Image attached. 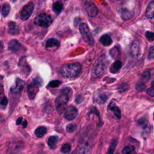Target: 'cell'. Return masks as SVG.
<instances>
[{
    "label": "cell",
    "mask_w": 154,
    "mask_h": 154,
    "mask_svg": "<svg viewBox=\"0 0 154 154\" xmlns=\"http://www.w3.org/2000/svg\"><path fill=\"white\" fill-rule=\"evenodd\" d=\"M72 94V91L71 89L69 88H66L62 91L61 94L55 99V108L57 113L59 114H62L65 112L67 108V103H68L69 100V97Z\"/></svg>",
    "instance_id": "1"
},
{
    "label": "cell",
    "mask_w": 154,
    "mask_h": 154,
    "mask_svg": "<svg viewBox=\"0 0 154 154\" xmlns=\"http://www.w3.org/2000/svg\"><path fill=\"white\" fill-rule=\"evenodd\" d=\"M81 71V66L78 63H73L63 66L61 69L62 75L66 78H74L78 76Z\"/></svg>",
    "instance_id": "2"
},
{
    "label": "cell",
    "mask_w": 154,
    "mask_h": 154,
    "mask_svg": "<svg viewBox=\"0 0 154 154\" xmlns=\"http://www.w3.org/2000/svg\"><path fill=\"white\" fill-rule=\"evenodd\" d=\"M109 65V60L107 56L105 55H101L96 60L92 70V76L93 77H97L102 74L107 69Z\"/></svg>",
    "instance_id": "3"
},
{
    "label": "cell",
    "mask_w": 154,
    "mask_h": 154,
    "mask_svg": "<svg viewBox=\"0 0 154 154\" xmlns=\"http://www.w3.org/2000/svg\"><path fill=\"white\" fill-rule=\"evenodd\" d=\"M52 23V19L50 15L41 13L37 16L34 19V24L41 27L47 28Z\"/></svg>",
    "instance_id": "4"
},
{
    "label": "cell",
    "mask_w": 154,
    "mask_h": 154,
    "mask_svg": "<svg viewBox=\"0 0 154 154\" xmlns=\"http://www.w3.org/2000/svg\"><path fill=\"white\" fill-rule=\"evenodd\" d=\"M79 30L83 40L89 45L93 46L94 45V39L89 30L88 25L85 23H82L80 25Z\"/></svg>",
    "instance_id": "5"
},
{
    "label": "cell",
    "mask_w": 154,
    "mask_h": 154,
    "mask_svg": "<svg viewBox=\"0 0 154 154\" xmlns=\"http://www.w3.org/2000/svg\"><path fill=\"white\" fill-rule=\"evenodd\" d=\"M42 80L40 78H37L34 79L32 83L28 85V93L29 97L31 99L34 98L35 95L38 92V88L42 85Z\"/></svg>",
    "instance_id": "6"
},
{
    "label": "cell",
    "mask_w": 154,
    "mask_h": 154,
    "mask_svg": "<svg viewBox=\"0 0 154 154\" xmlns=\"http://www.w3.org/2000/svg\"><path fill=\"white\" fill-rule=\"evenodd\" d=\"M34 8V4L33 2H30L25 6L21 13V19L22 21H26L31 16Z\"/></svg>",
    "instance_id": "7"
},
{
    "label": "cell",
    "mask_w": 154,
    "mask_h": 154,
    "mask_svg": "<svg viewBox=\"0 0 154 154\" xmlns=\"http://www.w3.org/2000/svg\"><path fill=\"white\" fill-rule=\"evenodd\" d=\"M85 12L88 15L90 18H94L97 16L98 10L94 3L90 1H86L84 4Z\"/></svg>",
    "instance_id": "8"
},
{
    "label": "cell",
    "mask_w": 154,
    "mask_h": 154,
    "mask_svg": "<svg viewBox=\"0 0 154 154\" xmlns=\"http://www.w3.org/2000/svg\"><path fill=\"white\" fill-rule=\"evenodd\" d=\"M109 97V94L107 92L101 91L96 92L94 95V101L98 104H103L107 101Z\"/></svg>",
    "instance_id": "9"
},
{
    "label": "cell",
    "mask_w": 154,
    "mask_h": 154,
    "mask_svg": "<svg viewBox=\"0 0 154 154\" xmlns=\"http://www.w3.org/2000/svg\"><path fill=\"white\" fill-rule=\"evenodd\" d=\"M78 114V110L72 105H70L67 107L64 112V118L67 120H73Z\"/></svg>",
    "instance_id": "10"
},
{
    "label": "cell",
    "mask_w": 154,
    "mask_h": 154,
    "mask_svg": "<svg viewBox=\"0 0 154 154\" xmlns=\"http://www.w3.org/2000/svg\"><path fill=\"white\" fill-rule=\"evenodd\" d=\"M22 45L17 40H12L8 43V50L14 53H18L22 49Z\"/></svg>",
    "instance_id": "11"
},
{
    "label": "cell",
    "mask_w": 154,
    "mask_h": 154,
    "mask_svg": "<svg viewBox=\"0 0 154 154\" xmlns=\"http://www.w3.org/2000/svg\"><path fill=\"white\" fill-rule=\"evenodd\" d=\"M25 85V83L23 80H22L20 78H16L15 85L12 86V88L10 89V92L13 93H17L21 92Z\"/></svg>",
    "instance_id": "12"
},
{
    "label": "cell",
    "mask_w": 154,
    "mask_h": 154,
    "mask_svg": "<svg viewBox=\"0 0 154 154\" xmlns=\"http://www.w3.org/2000/svg\"><path fill=\"white\" fill-rule=\"evenodd\" d=\"M140 54V45L138 42L134 41L130 48V54L132 57H137Z\"/></svg>",
    "instance_id": "13"
},
{
    "label": "cell",
    "mask_w": 154,
    "mask_h": 154,
    "mask_svg": "<svg viewBox=\"0 0 154 154\" xmlns=\"http://www.w3.org/2000/svg\"><path fill=\"white\" fill-rule=\"evenodd\" d=\"M60 41L55 38H51L48 39L46 43V48L47 49H52V48H58L60 46Z\"/></svg>",
    "instance_id": "14"
},
{
    "label": "cell",
    "mask_w": 154,
    "mask_h": 154,
    "mask_svg": "<svg viewBox=\"0 0 154 154\" xmlns=\"http://www.w3.org/2000/svg\"><path fill=\"white\" fill-rule=\"evenodd\" d=\"M8 32L12 35L18 34L19 33V27L15 22H10L8 24Z\"/></svg>",
    "instance_id": "15"
},
{
    "label": "cell",
    "mask_w": 154,
    "mask_h": 154,
    "mask_svg": "<svg viewBox=\"0 0 154 154\" xmlns=\"http://www.w3.org/2000/svg\"><path fill=\"white\" fill-rule=\"evenodd\" d=\"M108 110L111 111L114 115L118 119H120L121 118V111L120 110L118 107L114 104L113 102H111L108 105Z\"/></svg>",
    "instance_id": "16"
},
{
    "label": "cell",
    "mask_w": 154,
    "mask_h": 154,
    "mask_svg": "<svg viewBox=\"0 0 154 154\" xmlns=\"http://www.w3.org/2000/svg\"><path fill=\"white\" fill-rule=\"evenodd\" d=\"M133 12L130 10L128 9L124 8L122 9L120 12V16L123 20H130L133 16Z\"/></svg>",
    "instance_id": "17"
},
{
    "label": "cell",
    "mask_w": 154,
    "mask_h": 154,
    "mask_svg": "<svg viewBox=\"0 0 154 154\" xmlns=\"http://www.w3.org/2000/svg\"><path fill=\"white\" fill-rule=\"evenodd\" d=\"M100 42L105 46H108L113 43V40L111 37L108 34H104L100 37Z\"/></svg>",
    "instance_id": "18"
},
{
    "label": "cell",
    "mask_w": 154,
    "mask_h": 154,
    "mask_svg": "<svg viewBox=\"0 0 154 154\" xmlns=\"http://www.w3.org/2000/svg\"><path fill=\"white\" fill-rule=\"evenodd\" d=\"M57 136H50L48 139V145L51 150H55L57 148V144L58 142Z\"/></svg>",
    "instance_id": "19"
},
{
    "label": "cell",
    "mask_w": 154,
    "mask_h": 154,
    "mask_svg": "<svg viewBox=\"0 0 154 154\" xmlns=\"http://www.w3.org/2000/svg\"><path fill=\"white\" fill-rule=\"evenodd\" d=\"M146 16L148 18H154V1L150 2L146 11Z\"/></svg>",
    "instance_id": "20"
},
{
    "label": "cell",
    "mask_w": 154,
    "mask_h": 154,
    "mask_svg": "<svg viewBox=\"0 0 154 154\" xmlns=\"http://www.w3.org/2000/svg\"><path fill=\"white\" fill-rule=\"evenodd\" d=\"M63 8V4L60 1H56L53 4L52 10L56 14H59Z\"/></svg>",
    "instance_id": "21"
},
{
    "label": "cell",
    "mask_w": 154,
    "mask_h": 154,
    "mask_svg": "<svg viewBox=\"0 0 154 154\" xmlns=\"http://www.w3.org/2000/svg\"><path fill=\"white\" fill-rule=\"evenodd\" d=\"M46 133V128L44 127H38L34 131V134L38 138H42Z\"/></svg>",
    "instance_id": "22"
},
{
    "label": "cell",
    "mask_w": 154,
    "mask_h": 154,
    "mask_svg": "<svg viewBox=\"0 0 154 154\" xmlns=\"http://www.w3.org/2000/svg\"><path fill=\"white\" fill-rule=\"evenodd\" d=\"M122 62L120 60H116L111 66L110 68V71L112 73L118 72L121 68Z\"/></svg>",
    "instance_id": "23"
},
{
    "label": "cell",
    "mask_w": 154,
    "mask_h": 154,
    "mask_svg": "<svg viewBox=\"0 0 154 154\" xmlns=\"http://www.w3.org/2000/svg\"><path fill=\"white\" fill-rule=\"evenodd\" d=\"M122 154H136V150L134 146L130 145L125 146L122 151Z\"/></svg>",
    "instance_id": "24"
},
{
    "label": "cell",
    "mask_w": 154,
    "mask_h": 154,
    "mask_svg": "<svg viewBox=\"0 0 154 154\" xmlns=\"http://www.w3.org/2000/svg\"><path fill=\"white\" fill-rule=\"evenodd\" d=\"M10 6L8 4H4L2 7V10H1V14L3 17H7L8 15L9 14L10 12Z\"/></svg>",
    "instance_id": "25"
},
{
    "label": "cell",
    "mask_w": 154,
    "mask_h": 154,
    "mask_svg": "<svg viewBox=\"0 0 154 154\" xmlns=\"http://www.w3.org/2000/svg\"><path fill=\"white\" fill-rule=\"evenodd\" d=\"M118 144V141L117 140H113L110 144V145L109 146V148L107 150V152L106 154H113L114 153V150L116 149V146Z\"/></svg>",
    "instance_id": "26"
},
{
    "label": "cell",
    "mask_w": 154,
    "mask_h": 154,
    "mask_svg": "<svg viewBox=\"0 0 154 154\" xmlns=\"http://www.w3.org/2000/svg\"><path fill=\"white\" fill-rule=\"evenodd\" d=\"M71 151V146L69 143H65L60 149V152L63 154L68 153Z\"/></svg>",
    "instance_id": "27"
},
{
    "label": "cell",
    "mask_w": 154,
    "mask_h": 154,
    "mask_svg": "<svg viewBox=\"0 0 154 154\" xmlns=\"http://www.w3.org/2000/svg\"><path fill=\"white\" fill-rule=\"evenodd\" d=\"M150 74L149 71H145L143 72L141 76V81L142 83H144L148 81L150 78Z\"/></svg>",
    "instance_id": "28"
},
{
    "label": "cell",
    "mask_w": 154,
    "mask_h": 154,
    "mask_svg": "<svg viewBox=\"0 0 154 154\" xmlns=\"http://www.w3.org/2000/svg\"><path fill=\"white\" fill-rule=\"evenodd\" d=\"M62 84V82L60 81L59 80H54L52 81H51L49 84H48V86L50 87V88H58V87H59Z\"/></svg>",
    "instance_id": "29"
},
{
    "label": "cell",
    "mask_w": 154,
    "mask_h": 154,
    "mask_svg": "<svg viewBox=\"0 0 154 154\" xmlns=\"http://www.w3.org/2000/svg\"><path fill=\"white\" fill-rule=\"evenodd\" d=\"M136 90L137 91H139V92H143V90H144L146 89V85H145V84H144L143 83L140 82V83H138L136 84Z\"/></svg>",
    "instance_id": "30"
},
{
    "label": "cell",
    "mask_w": 154,
    "mask_h": 154,
    "mask_svg": "<svg viewBox=\"0 0 154 154\" xmlns=\"http://www.w3.org/2000/svg\"><path fill=\"white\" fill-rule=\"evenodd\" d=\"M90 151V150L88 147H83L78 150L77 154H89Z\"/></svg>",
    "instance_id": "31"
},
{
    "label": "cell",
    "mask_w": 154,
    "mask_h": 154,
    "mask_svg": "<svg viewBox=\"0 0 154 154\" xmlns=\"http://www.w3.org/2000/svg\"><path fill=\"white\" fill-rule=\"evenodd\" d=\"M76 129V125L74 124H69L67 125L66 127V130L68 132H74Z\"/></svg>",
    "instance_id": "32"
},
{
    "label": "cell",
    "mask_w": 154,
    "mask_h": 154,
    "mask_svg": "<svg viewBox=\"0 0 154 154\" xmlns=\"http://www.w3.org/2000/svg\"><path fill=\"white\" fill-rule=\"evenodd\" d=\"M146 92L148 95L151 96V97H153L154 96V81L152 83L151 87L147 90Z\"/></svg>",
    "instance_id": "33"
},
{
    "label": "cell",
    "mask_w": 154,
    "mask_h": 154,
    "mask_svg": "<svg viewBox=\"0 0 154 154\" xmlns=\"http://www.w3.org/2000/svg\"><path fill=\"white\" fill-rule=\"evenodd\" d=\"M145 36L146 37L149 41L152 42L154 41V33L148 31L145 33Z\"/></svg>",
    "instance_id": "34"
},
{
    "label": "cell",
    "mask_w": 154,
    "mask_h": 154,
    "mask_svg": "<svg viewBox=\"0 0 154 154\" xmlns=\"http://www.w3.org/2000/svg\"><path fill=\"white\" fill-rule=\"evenodd\" d=\"M148 59L149 60L154 59V45L151 46L150 48L148 54Z\"/></svg>",
    "instance_id": "35"
},
{
    "label": "cell",
    "mask_w": 154,
    "mask_h": 154,
    "mask_svg": "<svg viewBox=\"0 0 154 154\" xmlns=\"http://www.w3.org/2000/svg\"><path fill=\"white\" fill-rule=\"evenodd\" d=\"M8 103V99L6 98V96H3L1 99V106H6Z\"/></svg>",
    "instance_id": "36"
},
{
    "label": "cell",
    "mask_w": 154,
    "mask_h": 154,
    "mask_svg": "<svg viewBox=\"0 0 154 154\" xmlns=\"http://www.w3.org/2000/svg\"><path fill=\"white\" fill-rule=\"evenodd\" d=\"M22 117L19 118L17 119V120H16V124L17 125H20V124L22 123Z\"/></svg>",
    "instance_id": "37"
},
{
    "label": "cell",
    "mask_w": 154,
    "mask_h": 154,
    "mask_svg": "<svg viewBox=\"0 0 154 154\" xmlns=\"http://www.w3.org/2000/svg\"><path fill=\"white\" fill-rule=\"evenodd\" d=\"M27 121L25 120H24V122L22 123V127L24 128H25L26 127H27Z\"/></svg>",
    "instance_id": "38"
}]
</instances>
